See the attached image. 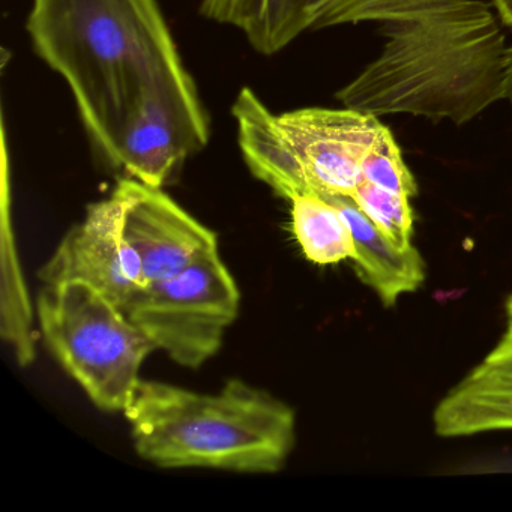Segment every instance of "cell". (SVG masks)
<instances>
[{
  "label": "cell",
  "mask_w": 512,
  "mask_h": 512,
  "mask_svg": "<svg viewBox=\"0 0 512 512\" xmlns=\"http://www.w3.org/2000/svg\"><path fill=\"white\" fill-rule=\"evenodd\" d=\"M26 32L67 83L89 145L109 169L118 172L128 119L152 98L211 131L158 0H32Z\"/></svg>",
  "instance_id": "6da1fadb"
},
{
  "label": "cell",
  "mask_w": 512,
  "mask_h": 512,
  "mask_svg": "<svg viewBox=\"0 0 512 512\" xmlns=\"http://www.w3.org/2000/svg\"><path fill=\"white\" fill-rule=\"evenodd\" d=\"M382 52L337 92L347 109L464 125L503 100L505 35L482 0H439L380 23Z\"/></svg>",
  "instance_id": "7a4b0ae2"
},
{
  "label": "cell",
  "mask_w": 512,
  "mask_h": 512,
  "mask_svg": "<svg viewBox=\"0 0 512 512\" xmlns=\"http://www.w3.org/2000/svg\"><path fill=\"white\" fill-rule=\"evenodd\" d=\"M124 415L137 454L164 469L275 473L295 446L292 407L239 379L215 394L142 379Z\"/></svg>",
  "instance_id": "3957f363"
},
{
  "label": "cell",
  "mask_w": 512,
  "mask_h": 512,
  "mask_svg": "<svg viewBox=\"0 0 512 512\" xmlns=\"http://www.w3.org/2000/svg\"><path fill=\"white\" fill-rule=\"evenodd\" d=\"M232 116L248 169L287 200L352 197L364 181L365 158L388 130L377 116L347 107L277 115L250 88L239 92Z\"/></svg>",
  "instance_id": "277c9868"
},
{
  "label": "cell",
  "mask_w": 512,
  "mask_h": 512,
  "mask_svg": "<svg viewBox=\"0 0 512 512\" xmlns=\"http://www.w3.org/2000/svg\"><path fill=\"white\" fill-rule=\"evenodd\" d=\"M47 349L104 412L127 409L155 346L115 302L82 281L44 286L37 302Z\"/></svg>",
  "instance_id": "5b68a950"
},
{
  "label": "cell",
  "mask_w": 512,
  "mask_h": 512,
  "mask_svg": "<svg viewBox=\"0 0 512 512\" xmlns=\"http://www.w3.org/2000/svg\"><path fill=\"white\" fill-rule=\"evenodd\" d=\"M238 284L209 251L175 277L142 287L124 311L176 364L199 368L220 350L239 313Z\"/></svg>",
  "instance_id": "8992f818"
},
{
  "label": "cell",
  "mask_w": 512,
  "mask_h": 512,
  "mask_svg": "<svg viewBox=\"0 0 512 512\" xmlns=\"http://www.w3.org/2000/svg\"><path fill=\"white\" fill-rule=\"evenodd\" d=\"M124 209L116 188L107 199L89 205L82 223L38 271L44 286L82 281L124 310L143 287L139 256L124 235Z\"/></svg>",
  "instance_id": "52a82bcc"
},
{
  "label": "cell",
  "mask_w": 512,
  "mask_h": 512,
  "mask_svg": "<svg viewBox=\"0 0 512 512\" xmlns=\"http://www.w3.org/2000/svg\"><path fill=\"white\" fill-rule=\"evenodd\" d=\"M115 188L124 199V235L139 256L143 287L175 277L218 250L217 235L163 188L125 176Z\"/></svg>",
  "instance_id": "ba28073f"
},
{
  "label": "cell",
  "mask_w": 512,
  "mask_h": 512,
  "mask_svg": "<svg viewBox=\"0 0 512 512\" xmlns=\"http://www.w3.org/2000/svg\"><path fill=\"white\" fill-rule=\"evenodd\" d=\"M334 203L343 215L355 241L356 275L373 289L385 307L416 292L425 280V263L415 245L398 247L361 209L352 197H322Z\"/></svg>",
  "instance_id": "9c48e42d"
},
{
  "label": "cell",
  "mask_w": 512,
  "mask_h": 512,
  "mask_svg": "<svg viewBox=\"0 0 512 512\" xmlns=\"http://www.w3.org/2000/svg\"><path fill=\"white\" fill-rule=\"evenodd\" d=\"M200 14L238 29L265 56L283 52L308 31L305 0H200Z\"/></svg>",
  "instance_id": "30bf717a"
},
{
  "label": "cell",
  "mask_w": 512,
  "mask_h": 512,
  "mask_svg": "<svg viewBox=\"0 0 512 512\" xmlns=\"http://www.w3.org/2000/svg\"><path fill=\"white\" fill-rule=\"evenodd\" d=\"M433 424L442 437L512 430V383L464 377L437 404Z\"/></svg>",
  "instance_id": "8fae6325"
},
{
  "label": "cell",
  "mask_w": 512,
  "mask_h": 512,
  "mask_svg": "<svg viewBox=\"0 0 512 512\" xmlns=\"http://www.w3.org/2000/svg\"><path fill=\"white\" fill-rule=\"evenodd\" d=\"M289 202L293 236L307 260L326 266L355 257L352 232L334 203L310 194H299Z\"/></svg>",
  "instance_id": "7c38bea8"
},
{
  "label": "cell",
  "mask_w": 512,
  "mask_h": 512,
  "mask_svg": "<svg viewBox=\"0 0 512 512\" xmlns=\"http://www.w3.org/2000/svg\"><path fill=\"white\" fill-rule=\"evenodd\" d=\"M439 0H305L308 31L418 16Z\"/></svg>",
  "instance_id": "4fadbf2b"
},
{
  "label": "cell",
  "mask_w": 512,
  "mask_h": 512,
  "mask_svg": "<svg viewBox=\"0 0 512 512\" xmlns=\"http://www.w3.org/2000/svg\"><path fill=\"white\" fill-rule=\"evenodd\" d=\"M352 199L394 244L403 248L413 245V209L410 206V197L362 181Z\"/></svg>",
  "instance_id": "5bb4252c"
},
{
  "label": "cell",
  "mask_w": 512,
  "mask_h": 512,
  "mask_svg": "<svg viewBox=\"0 0 512 512\" xmlns=\"http://www.w3.org/2000/svg\"><path fill=\"white\" fill-rule=\"evenodd\" d=\"M362 172L364 181L392 193L404 194L407 197L418 194L415 176L407 167L400 146L395 142L389 128L365 158Z\"/></svg>",
  "instance_id": "9a60e30c"
},
{
  "label": "cell",
  "mask_w": 512,
  "mask_h": 512,
  "mask_svg": "<svg viewBox=\"0 0 512 512\" xmlns=\"http://www.w3.org/2000/svg\"><path fill=\"white\" fill-rule=\"evenodd\" d=\"M506 326L496 346L467 376L491 382L512 383V295L505 304Z\"/></svg>",
  "instance_id": "2e32d148"
},
{
  "label": "cell",
  "mask_w": 512,
  "mask_h": 512,
  "mask_svg": "<svg viewBox=\"0 0 512 512\" xmlns=\"http://www.w3.org/2000/svg\"><path fill=\"white\" fill-rule=\"evenodd\" d=\"M503 100H508L512 106V46L506 49L505 82H503Z\"/></svg>",
  "instance_id": "e0dca14e"
},
{
  "label": "cell",
  "mask_w": 512,
  "mask_h": 512,
  "mask_svg": "<svg viewBox=\"0 0 512 512\" xmlns=\"http://www.w3.org/2000/svg\"><path fill=\"white\" fill-rule=\"evenodd\" d=\"M493 7L505 26H512V0H493Z\"/></svg>",
  "instance_id": "ac0fdd59"
}]
</instances>
